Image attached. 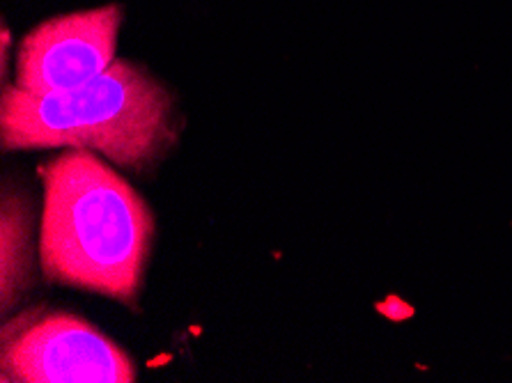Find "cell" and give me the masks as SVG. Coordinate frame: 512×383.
Wrapping results in <instances>:
<instances>
[{
  "mask_svg": "<svg viewBox=\"0 0 512 383\" xmlns=\"http://www.w3.org/2000/svg\"><path fill=\"white\" fill-rule=\"evenodd\" d=\"M124 7L118 3L51 17L19 42L14 85L30 92L69 90L113 65Z\"/></svg>",
  "mask_w": 512,
  "mask_h": 383,
  "instance_id": "277c9868",
  "label": "cell"
},
{
  "mask_svg": "<svg viewBox=\"0 0 512 383\" xmlns=\"http://www.w3.org/2000/svg\"><path fill=\"white\" fill-rule=\"evenodd\" d=\"M40 177L44 278L136 303L157 230L147 202L90 150L53 156Z\"/></svg>",
  "mask_w": 512,
  "mask_h": 383,
  "instance_id": "6da1fadb",
  "label": "cell"
},
{
  "mask_svg": "<svg viewBox=\"0 0 512 383\" xmlns=\"http://www.w3.org/2000/svg\"><path fill=\"white\" fill-rule=\"evenodd\" d=\"M173 92L143 65L115 60L102 76L69 90L30 92L5 85L3 150H90L129 170L157 166L177 143Z\"/></svg>",
  "mask_w": 512,
  "mask_h": 383,
  "instance_id": "7a4b0ae2",
  "label": "cell"
},
{
  "mask_svg": "<svg viewBox=\"0 0 512 383\" xmlns=\"http://www.w3.org/2000/svg\"><path fill=\"white\" fill-rule=\"evenodd\" d=\"M0 250V287L3 312H7L17 306L33 283V211L19 191H3Z\"/></svg>",
  "mask_w": 512,
  "mask_h": 383,
  "instance_id": "5b68a950",
  "label": "cell"
},
{
  "mask_svg": "<svg viewBox=\"0 0 512 383\" xmlns=\"http://www.w3.org/2000/svg\"><path fill=\"white\" fill-rule=\"evenodd\" d=\"M129 354L85 319L62 310H26L3 326L5 383H134Z\"/></svg>",
  "mask_w": 512,
  "mask_h": 383,
  "instance_id": "3957f363",
  "label": "cell"
}]
</instances>
